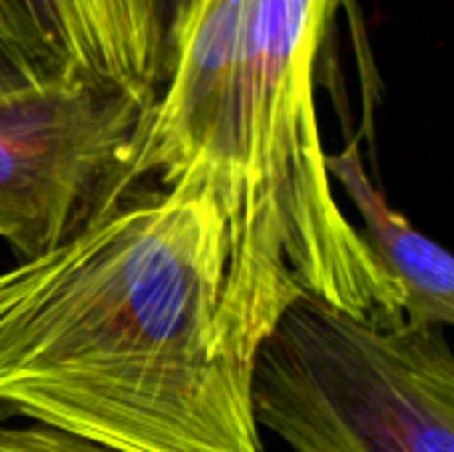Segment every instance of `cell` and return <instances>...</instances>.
I'll list each match as a JSON object with an SVG mask.
<instances>
[{"mask_svg":"<svg viewBox=\"0 0 454 452\" xmlns=\"http://www.w3.org/2000/svg\"><path fill=\"white\" fill-rule=\"evenodd\" d=\"M229 266L226 213L184 176L0 272V408L114 452H263Z\"/></svg>","mask_w":454,"mask_h":452,"instance_id":"1","label":"cell"},{"mask_svg":"<svg viewBox=\"0 0 454 452\" xmlns=\"http://www.w3.org/2000/svg\"><path fill=\"white\" fill-rule=\"evenodd\" d=\"M340 3H245L223 101L184 173L226 213L229 301L258 344L298 290L359 317H404L325 165L314 67Z\"/></svg>","mask_w":454,"mask_h":452,"instance_id":"2","label":"cell"},{"mask_svg":"<svg viewBox=\"0 0 454 452\" xmlns=\"http://www.w3.org/2000/svg\"><path fill=\"white\" fill-rule=\"evenodd\" d=\"M250 408L295 452H454L447 330L298 290L255 349Z\"/></svg>","mask_w":454,"mask_h":452,"instance_id":"3","label":"cell"},{"mask_svg":"<svg viewBox=\"0 0 454 452\" xmlns=\"http://www.w3.org/2000/svg\"><path fill=\"white\" fill-rule=\"evenodd\" d=\"M157 93L59 80L0 96V240L35 258L144 184L136 163Z\"/></svg>","mask_w":454,"mask_h":452,"instance_id":"4","label":"cell"},{"mask_svg":"<svg viewBox=\"0 0 454 452\" xmlns=\"http://www.w3.org/2000/svg\"><path fill=\"white\" fill-rule=\"evenodd\" d=\"M0 51L32 83L112 80L160 93L154 0H0Z\"/></svg>","mask_w":454,"mask_h":452,"instance_id":"5","label":"cell"},{"mask_svg":"<svg viewBox=\"0 0 454 452\" xmlns=\"http://www.w3.org/2000/svg\"><path fill=\"white\" fill-rule=\"evenodd\" d=\"M325 165L362 216L364 229L359 234L375 264L404 296V317L442 330L454 325L452 256L386 202L364 170L356 141L338 155H327Z\"/></svg>","mask_w":454,"mask_h":452,"instance_id":"6","label":"cell"},{"mask_svg":"<svg viewBox=\"0 0 454 452\" xmlns=\"http://www.w3.org/2000/svg\"><path fill=\"white\" fill-rule=\"evenodd\" d=\"M0 452H114L45 426L0 424Z\"/></svg>","mask_w":454,"mask_h":452,"instance_id":"7","label":"cell"},{"mask_svg":"<svg viewBox=\"0 0 454 452\" xmlns=\"http://www.w3.org/2000/svg\"><path fill=\"white\" fill-rule=\"evenodd\" d=\"M157 5V19H160V29H162V72H165V56H168V45L176 37L192 0H154Z\"/></svg>","mask_w":454,"mask_h":452,"instance_id":"8","label":"cell"},{"mask_svg":"<svg viewBox=\"0 0 454 452\" xmlns=\"http://www.w3.org/2000/svg\"><path fill=\"white\" fill-rule=\"evenodd\" d=\"M32 83L11 64V59L0 51V96L5 93H13V91H21V88H29Z\"/></svg>","mask_w":454,"mask_h":452,"instance_id":"9","label":"cell"}]
</instances>
